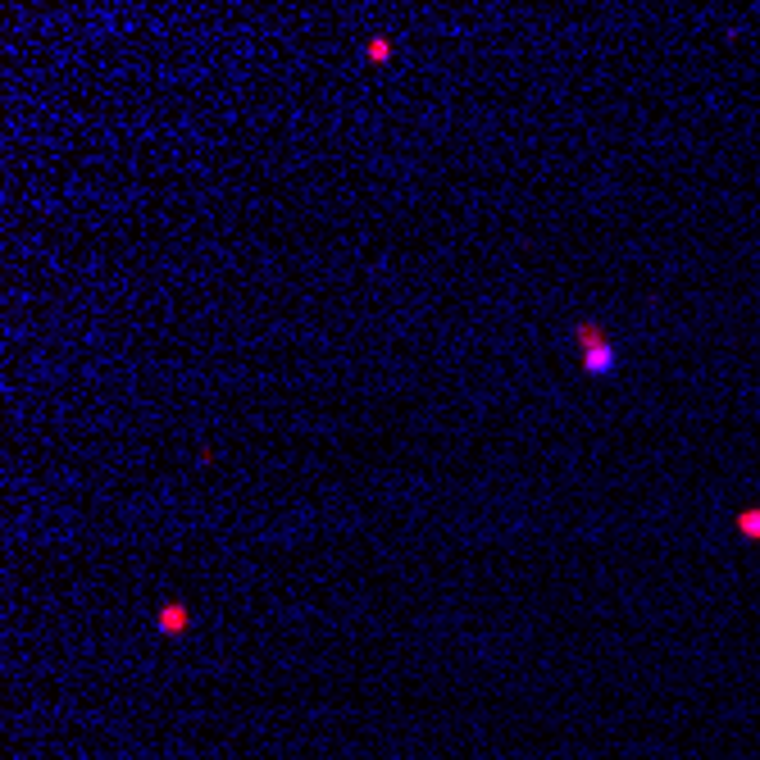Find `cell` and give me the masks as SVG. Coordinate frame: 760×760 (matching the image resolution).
<instances>
[{
	"mask_svg": "<svg viewBox=\"0 0 760 760\" xmlns=\"http://www.w3.org/2000/svg\"><path fill=\"white\" fill-rule=\"evenodd\" d=\"M156 629H160L165 638H182V633L191 629V605H187V601H178V596H173V601H165V605H160V615H156Z\"/></svg>",
	"mask_w": 760,
	"mask_h": 760,
	"instance_id": "cell-2",
	"label": "cell"
},
{
	"mask_svg": "<svg viewBox=\"0 0 760 760\" xmlns=\"http://www.w3.org/2000/svg\"><path fill=\"white\" fill-rule=\"evenodd\" d=\"M365 60H369V64L392 60V37H383V32H378V37H369V41H365Z\"/></svg>",
	"mask_w": 760,
	"mask_h": 760,
	"instance_id": "cell-3",
	"label": "cell"
},
{
	"mask_svg": "<svg viewBox=\"0 0 760 760\" xmlns=\"http://www.w3.org/2000/svg\"><path fill=\"white\" fill-rule=\"evenodd\" d=\"M574 342H578V365H583V374H615V369H620V346L611 342V333H605L596 319L574 324Z\"/></svg>",
	"mask_w": 760,
	"mask_h": 760,
	"instance_id": "cell-1",
	"label": "cell"
},
{
	"mask_svg": "<svg viewBox=\"0 0 760 760\" xmlns=\"http://www.w3.org/2000/svg\"><path fill=\"white\" fill-rule=\"evenodd\" d=\"M738 528H742L747 537H760V511H742V515H738Z\"/></svg>",
	"mask_w": 760,
	"mask_h": 760,
	"instance_id": "cell-4",
	"label": "cell"
}]
</instances>
